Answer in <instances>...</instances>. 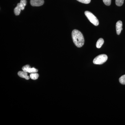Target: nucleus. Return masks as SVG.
Instances as JSON below:
<instances>
[{
  "mask_svg": "<svg viewBox=\"0 0 125 125\" xmlns=\"http://www.w3.org/2000/svg\"><path fill=\"white\" fill-rule=\"evenodd\" d=\"M72 36L73 42L78 47H83L84 42V38L83 34L77 30H74L72 33Z\"/></svg>",
  "mask_w": 125,
  "mask_h": 125,
  "instance_id": "obj_1",
  "label": "nucleus"
},
{
  "mask_svg": "<svg viewBox=\"0 0 125 125\" xmlns=\"http://www.w3.org/2000/svg\"><path fill=\"white\" fill-rule=\"evenodd\" d=\"M85 15L88 19L95 26H98L99 24L98 20L96 16L90 11H86L84 12Z\"/></svg>",
  "mask_w": 125,
  "mask_h": 125,
  "instance_id": "obj_2",
  "label": "nucleus"
},
{
  "mask_svg": "<svg viewBox=\"0 0 125 125\" xmlns=\"http://www.w3.org/2000/svg\"><path fill=\"white\" fill-rule=\"evenodd\" d=\"M27 5L26 0H21L20 3H18L17 6L14 10V12L16 15H19L21 10H23Z\"/></svg>",
  "mask_w": 125,
  "mask_h": 125,
  "instance_id": "obj_3",
  "label": "nucleus"
},
{
  "mask_svg": "<svg viewBox=\"0 0 125 125\" xmlns=\"http://www.w3.org/2000/svg\"><path fill=\"white\" fill-rule=\"evenodd\" d=\"M108 59V57L105 54H101L94 59L93 63L95 64L101 65L105 63Z\"/></svg>",
  "mask_w": 125,
  "mask_h": 125,
  "instance_id": "obj_4",
  "label": "nucleus"
},
{
  "mask_svg": "<svg viewBox=\"0 0 125 125\" xmlns=\"http://www.w3.org/2000/svg\"><path fill=\"white\" fill-rule=\"evenodd\" d=\"M22 70L23 71L26 72L28 73H37L38 70L34 67H31L28 65L24 66L22 68Z\"/></svg>",
  "mask_w": 125,
  "mask_h": 125,
  "instance_id": "obj_5",
  "label": "nucleus"
},
{
  "mask_svg": "<svg viewBox=\"0 0 125 125\" xmlns=\"http://www.w3.org/2000/svg\"><path fill=\"white\" fill-rule=\"evenodd\" d=\"M30 4L33 6H40L44 4L43 0H31Z\"/></svg>",
  "mask_w": 125,
  "mask_h": 125,
  "instance_id": "obj_6",
  "label": "nucleus"
},
{
  "mask_svg": "<svg viewBox=\"0 0 125 125\" xmlns=\"http://www.w3.org/2000/svg\"><path fill=\"white\" fill-rule=\"evenodd\" d=\"M122 25H123L122 22L121 21H118L116 23V33L117 35H120L121 32L123 30Z\"/></svg>",
  "mask_w": 125,
  "mask_h": 125,
  "instance_id": "obj_7",
  "label": "nucleus"
},
{
  "mask_svg": "<svg viewBox=\"0 0 125 125\" xmlns=\"http://www.w3.org/2000/svg\"><path fill=\"white\" fill-rule=\"evenodd\" d=\"M18 75L21 78H24L25 79L29 80L30 78V76H28V73L26 72L23 71H20L18 73Z\"/></svg>",
  "mask_w": 125,
  "mask_h": 125,
  "instance_id": "obj_8",
  "label": "nucleus"
},
{
  "mask_svg": "<svg viewBox=\"0 0 125 125\" xmlns=\"http://www.w3.org/2000/svg\"><path fill=\"white\" fill-rule=\"evenodd\" d=\"M104 43V40L103 38H101L99 39L97 42L96 43V46L97 48H100Z\"/></svg>",
  "mask_w": 125,
  "mask_h": 125,
  "instance_id": "obj_9",
  "label": "nucleus"
},
{
  "mask_svg": "<svg viewBox=\"0 0 125 125\" xmlns=\"http://www.w3.org/2000/svg\"><path fill=\"white\" fill-rule=\"evenodd\" d=\"M30 78L32 79L36 80L38 79L39 75L37 73H31L30 74Z\"/></svg>",
  "mask_w": 125,
  "mask_h": 125,
  "instance_id": "obj_10",
  "label": "nucleus"
},
{
  "mask_svg": "<svg viewBox=\"0 0 125 125\" xmlns=\"http://www.w3.org/2000/svg\"><path fill=\"white\" fill-rule=\"evenodd\" d=\"M119 82L121 84L125 85V75H122L119 78Z\"/></svg>",
  "mask_w": 125,
  "mask_h": 125,
  "instance_id": "obj_11",
  "label": "nucleus"
},
{
  "mask_svg": "<svg viewBox=\"0 0 125 125\" xmlns=\"http://www.w3.org/2000/svg\"><path fill=\"white\" fill-rule=\"evenodd\" d=\"M124 0H115V4L117 6H121L124 3Z\"/></svg>",
  "mask_w": 125,
  "mask_h": 125,
  "instance_id": "obj_12",
  "label": "nucleus"
},
{
  "mask_svg": "<svg viewBox=\"0 0 125 125\" xmlns=\"http://www.w3.org/2000/svg\"><path fill=\"white\" fill-rule=\"evenodd\" d=\"M79 2L83 4H88L91 2V0H76Z\"/></svg>",
  "mask_w": 125,
  "mask_h": 125,
  "instance_id": "obj_13",
  "label": "nucleus"
},
{
  "mask_svg": "<svg viewBox=\"0 0 125 125\" xmlns=\"http://www.w3.org/2000/svg\"><path fill=\"white\" fill-rule=\"evenodd\" d=\"M103 1L105 5L108 6H110L111 3V0H103Z\"/></svg>",
  "mask_w": 125,
  "mask_h": 125,
  "instance_id": "obj_14",
  "label": "nucleus"
}]
</instances>
